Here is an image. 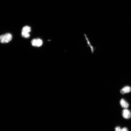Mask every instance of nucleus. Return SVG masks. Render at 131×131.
<instances>
[{
	"mask_svg": "<svg viewBox=\"0 0 131 131\" xmlns=\"http://www.w3.org/2000/svg\"><path fill=\"white\" fill-rule=\"evenodd\" d=\"M115 131H129L127 128L126 127L121 129L120 127L117 126L115 127Z\"/></svg>",
	"mask_w": 131,
	"mask_h": 131,
	"instance_id": "obj_6",
	"label": "nucleus"
},
{
	"mask_svg": "<svg viewBox=\"0 0 131 131\" xmlns=\"http://www.w3.org/2000/svg\"><path fill=\"white\" fill-rule=\"evenodd\" d=\"M22 35L23 37L26 38H29L30 36L29 33L23 32H22Z\"/></svg>",
	"mask_w": 131,
	"mask_h": 131,
	"instance_id": "obj_8",
	"label": "nucleus"
},
{
	"mask_svg": "<svg viewBox=\"0 0 131 131\" xmlns=\"http://www.w3.org/2000/svg\"><path fill=\"white\" fill-rule=\"evenodd\" d=\"M36 47H39L41 46L42 45L43 42L42 40L39 38L36 39Z\"/></svg>",
	"mask_w": 131,
	"mask_h": 131,
	"instance_id": "obj_7",
	"label": "nucleus"
},
{
	"mask_svg": "<svg viewBox=\"0 0 131 131\" xmlns=\"http://www.w3.org/2000/svg\"><path fill=\"white\" fill-rule=\"evenodd\" d=\"M31 31V27L28 26H24L23 28L22 32L29 33Z\"/></svg>",
	"mask_w": 131,
	"mask_h": 131,
	"instance_id": "obj_5",
	"label": "nucleus"
},
{
	"mask_svg": "<svg viewBox=\"0 0 131 131\" xmlns=\"http://www.w3.org/2000/svg\"><path fill=\"white\" fill-rule=\"evenodd\" d=\"M12 38L11 34L7 33L0 36V42L3 43H8L11 41Z\"/></svg>",
	"mask_w": 131,
	"mask_h": 131,
	"instance_id": "obj_1",
	"label": "nucleus"
},
{
	"mask_svg": "<svg viewBox=\"0 0 131 131\" xmlns=\"http://www.w3.org/2000/svg\"><path fill=\"white\" fill-rule=\"evenodd\" d=\"M120 104L122 108L127 109L129 106V104L123 99L121 100Z\"/></svg>",
	"mask_w": 131,
	"mask_h": 131,
	"instance_id": "obj_4",
	"label": "nucleus"
},
{
	"mask_svg": "<svg viewBox=\"0 0 131 131\" xmlns=\"http://www.w3.org/2000/svg\"><path fill=\"white\" fill-rule=\"evenodd\" d=\"M36 39H33L31 43L32 46L36 47Z\"/></svg>",
	"mask_w": 131,
	"mask_h": 131,
	"instance_id": "obj_9",
	"label": "nucleus"
},
{
	"mask_svg": "<svg viewBox=\"0 0 131 131\" xmlns=\"http://www.w3.org/2000/svg\"><path fill=\"white\" fill-rule=\"evenodd\" d=\"M131 87L128 86H126L120 90V92L122 95L125 94L129 93L131 92Z\"/></svg>",
	"mask_w": 131,
	"mask_h": 131,
	"instance_id": "obj_3",
	"label": "nucleus"
},
{
	"mask_svg": "<svg viewBox=\"0 0 131 131\" xmlns=\"http://www.w3.org/2000/svg\"><path fill=\"white\" fill-rule=\"evenodd\" d=\"M122 115L123 117L126 119H129L131 116V113L130 111L127 109H125L123 110Z\"/></svg>",
	"mask_w": 131,
	"mask_h": 131,
	"instance_id": "obj_2",
	"label": "nucleus"
}]
</instances>
